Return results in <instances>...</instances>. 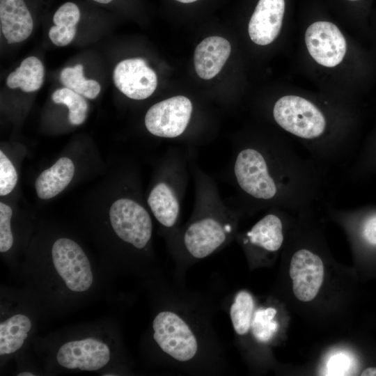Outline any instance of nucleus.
<instances>
[{
    "label": "nucleus",
    "instance_id": "nucleus-1",
    "mask_svg": "<svg viewBox=\"0 0 376 376\" xmlns=\"http://www.w3.org/2000/svg\"><path fill=\"white\" fill-rule=\"evenodd\" d=\"M331 169L283 139H252L235 148L232 176L246 211L278 207L291 213L322 201Z\"/></svg>",
    "mask_w": 376,
    "mask_h": 376
},
{
    "label": "nucleus",
    "instance_id": "nucleus-2",
    "mask_svg": "<svg viewBox=\"0 0 376 376\" xmlns=\"http://www.w3.org/2000/svg\"><path fill=\"white\" fill-rule=\"evenodd\" d=\"M195 182L194 214L182 234L181 242L189 256L202 259L228 242L244 210L241 206L237 209L227 207L212 180L198 169L195 171Z\"/></svg>",
    "mask_w": 376,
    "mask_h": 376
},
{
    "label": "nucleus",
    "instance_id": "nucleus-3",
    "mask_svg": "<svg viewBox=\"0 0 376 376\" xmlns=\"http://www.w3.org/2000/svg\"><path fill=\"white\" fill-rule=\"evenodd\" d=\"M153 338L161 350L180 362L191 360L197 354L198 343L189 324L171 311L159 312L152 322Z\"/></svg>",
    "mask_w": 376,
    "mask_h": 376
},
{
    "label": "nucleus",
    "instance_id": "nucleus-4",
    "mask_svg": "<svg viewBox=\"0 0 376 376\" xmlns=\"http://www.w3.org/2000/svg\"><path fill=\"white\" fill-rule=\"evenodd\" d=\"M113 230L123 241L138 249L149 242L152 233V223L146 208L128 198L116 200L109 210Z\"/></svg>",
    "mask_w": 376,
    "mask_h": 376
},
{
    "label": "nucleus",
    "instance_id": "nucleus-5",
    "mask_svg": "<svg viewBox=\"0 0 376 376\" xmlns=\"http://www.w3.org/2000/svg\"><path fill=\"white\" fill-rule=\"evenodd\" d=\"M171 157L169 177L157 182L148 196V205L157 221L167 228H173L180 217L184 175L180 163Z\"/></svg>",
    "mask_w": 376,
    "mask_h": 376
},
{
    "label": "nucleus",
    "instance_id": "nucleus-6",
    "mask_svg": "<svg viewBox=\"0 0 376 376\" xmlns=\"http://www.w3.org/2000/svg\"><path fill=\"white\" fill-rule=\"evenodd\" d=\"M54 267L66 286L74 292L90 288L93 277L90 262L81 246L68 238H59L53 244Z\"/></svg>",
    "mask_w": 376,
    "mask_h": 376
},
{
    "label": "nucleus",
    "instance_id": "nucleus-7",
    "mask_svg": "<svg viewBox=\"0 0 376 376\" xmlns=\"http://www.w3.org/2000/svg\"><path fill=\"white\" fill-rule=\"evenodd\" d=\"M192 111V103L188 97L174 96L153 104L145 116V125L156 136L177 138L186 130Z\"/></svg>",
    "mask_w": 376,
    "mask_h": 376
},
{
    "label": "nucleus",
    "instance_id": "nucleus-8",
    "mask_svg": "<svg viewBox=\"0 0 376 376\" xmlns=\"http://www.w3.org/2000/svg\"><path fill=\"white\" fill-rule=\"evenodd\" d=\"M305 42L313 58L325 67L338 65L345 55V39L337 26L329 22L311 24L305 33Z\"/></svg>",
    "mask_w": 376,
    "mask_h": 376
},
{
    "label": "nucleus",
    "instance_id": "nucleus-9",
    "mask_svg": "<svg viewBox=\"0 0 376 376\" xmlns=\"http://www.w3.org/2000/svg\"><path fill=\"white\" fill-rule=\"evenodd\" d=\"M289 274L296 298L301 301H311L318 293L323 281L322 260L312 250L299 248L291 257Z\"/></svg>",
    "mask_w": 376,
    "mask_h": 376
},
{
    "label": "nucleus",
    "instance_id": "nucleus-10",
    "mask_svg": "<svg viewBox=\"0 0 376 376\" xmlns=\"http://www.w3.org/2000/svg\"><path fill=\"white\" fill-rule=\"evenodd\" d=\"M113 79L118 89L133 100L148 98L157 86L156 73L142 58L119 62L113 70Z\"/></svg>",
    "mask_w": 376,
    "mask_h": 376
},
{
    "label": "nucleus",
    "instance_id": "nucleus-11",
    "mask_svg": "<svg viewBox=\"0 0 376 376\" xmlns=\"http://www.w3.org/2000/svg\"><path fill=\"white\" fill-rule=\"evenodd\" d=\"M290 214L278 207L268 209L244 235V245L266 253L279 251L285 240V224L291 217Z\"/></svg>",
    "mask_w": 376,
    "mask_h": 376
},
{
    "label": "nucleus",
    "instance_id": "nucleus-12",
    "mask_svg": "<svg viewBox=\"0 0 376 376\" xmlns=\"http://www.w3.org/2000/svg\"><path fill=\"white\" fill-rule=\"evenodd\" d=\"M109 359V347L92 338L68 342L59 348L56 355V360L61 366L87 371L102 368Z\"/></svg>",
    "mask_w": 376,
    "mask_h": 376
},
{
    "label": "nucleus",
    "instance_id": "nucleus-13",
    "mask_svg": "<svg viewBox=\"0 0 376 376\" xmlns=\"http://www.w3.org/2000/svg\"><path fill=\"white\" fill-rule=\"evenodd\" d=\"M284 11V0H259L248 26L251 40L259 45L272 42L280 33Z\"/></svg>",
    "mask_w": 376,
    "mask_h": 376
},
{
    "label": "nucleus",
    "instance_id": "nucleus-14",
    "mask_svg": "<svg viewBox=\"0 0 376 376\" xmlns=\"http://www.w3.org/2000/svg\"><path fill=\"white\" fill-rule=\"evenodd\" d=\"M324 206L332 217L353 226L361 246L366 251L376 253V207L342 210L327 202Z\"/></svg>",
    "mask_w": 376,
    "mask_h": 376
},
{
    "label": "nucleus",
    "instance_id": "nucleus-15",
    "mask_svg": "<svg viewBox=\"0 0 376 376\" xmlns=\"http://www.w3.org/2000/svg\"><path fill=\"white\" fill-rule=\"evenodd\" d=\"M0 26L9 44L22 42L30 36L33 22L24 0H0Z\"/></svg>",
    "mask_w": 376,
    "mask_h": 376
},
{
    "label": "nucleus",
    "instance_id": "nucleus-16",
    "mask_svg": "<svg viewBox=\"0 0 376 376\" xmlns=\"http://www.w3.org/2000/svg\"><path fill=\"white\" fill-rule=\"evenodd\" d=\"M231 52L229 42L219 36H210L195 49L194 63L199 77L210 79L221 70Z\"/></svg>",
    "mask_w": 376,
    "mask_h": 376
},
{
    "label": "nucleus",
    "instance_id": "nucleus-17",
    "mask_svg": "<svg viewBox=\"0 0 376 376\" xmlns=\"http://www.w3.org/2000/svg\"><path fill=\"white\" fill-rule=\"evenodd\" d=\"M74 174L75 166L72 160L65 157L58 159L37 178L35 187L38 196L49 199L58 195L70 184Z\"/></svg>",
    "mask_w": 376,
    "mask_h": 376
},
{
    "label": "nucleus",
    "instance_id": "nucleus-18",
    "mask_svg": "<svg viewBox=\"0 0 376 376\" xmlns=\"http://www.w3.org/2000/svg\"><path fill=\"white\" fill-rule=\"evenodd\" d=\"M45 70L42 62L37 57L24 58L15 71L10 73L6 84L10 88H19L24 92L38 90L43 83Z\"/></svg>",
    "mask_w": 376,
    "mask_h": 376
},
{
    "label": "nucleus",
    "instance_id": "nucleus-19",
    "mask_svg": "<svg viewBox=\"0 0 376 376\" xmlns=\"http://www.w3.org/2000/svg\"><path fill=\"white\" fill-rule=\"evenodd\" d=\"M31 328L30 319L17 314L0 324V354H9L23 345Z\"/></svg>",
    "mask_w": 376,
    "mask_h": 376
},
{
    "label": "nucleus",
    "instance_id": "nucleus-20",
    "mask_svg": "<svg viewBox=\"0 0 376 376\" xmlns=\"http://www.w3.org/2000/svg\"><path fill=\"white\" fill-rule=\"evenodd\" d=\"M253 296L246 290L239 291L230 308V317L235 333L242 336L251 329L254 313Z\"/></svg>",
    "mask_w": 376,
    "mask_h": 376
},
{
    "label": "nucleus",
    "instance_id": "nucleus-21",
    "mask_svg": "<svg viewBox=\"0 0 376 376\" xmlns=\"http://www.w3.org/2000/svg\"><path fill=\"white\" fill-rule=\"evenodd\" d=\"M83 66L77 64L74 67H68L62 70L60 80L63 85L88 99H95L99 95L101 87L93 79H87L83 74Z\"/></svg>",
    "mask_w": 376,
    "mask_h": 376
},
{
    "label": "nucleus",
    "instance_id": "nucleus-22",
    "mask_svg": "<svg viewBox=\"0 0 376 376\" xmlns=\"http://www.w3.org/2000/svg\"><path fill=\"white\" fill-rule=\"evenodd\" d=\"M52 98L54 103L65 104L68 108V119L72 125H81L85 121L88 105L84 97L63 87L56 90Z\"/></svg>",
    "mask_w": 376,
    "mask_h": 376
},
{
    "label": "nucleus",
    "instance_id": "nucleus-23",
    "mask_svg": "<svg viewBox=\"0 0 376 376\" xmlns=\"http://www.w3.org/2000/svg\"><path fill=\"white\" fill-rule=\"evenodd\" d=\"M276 314V310L272 307L260 308L254 311L251 330L256 340L265 343L274 337L279 327Z\"/></svg>",
    "mask_w": 376,
    "mask_h": 376
},
{
    "label": "nucleus",
    "instance_id": "nucleus-24",
    "mask_svg": "<svg viewBox=\"0 0 376 376\" xmlns=\"http://www.w3.org/2000/svg\"><path fill=\"white\" fill-rule=\"evenodd\" d=\"M17 182V173L10 160L0 151V195L10 193Z\"/></svg>",
    "mask_w": 376,
    "mask_h": 376
},
{
    "label": "nucleus",
    "instance_id": "nucleus-25",
    "mask_svg": "<svg viewBox=\"0 0 376 376\" xmlns=\"http://www.w3.org/2000/svg\"><path fill=\"white\" fill-rule=\"evenodd\" d=\"M13 210L10 206L0 203V251H8L13 243V236L10 228Z\"/></svg>",
    "mask_w": 376,
    "mask_h": 376
},
{
    "label": "nucleus",
    "instance_id": "nucleus-26",
    "mask_svg": "<svg viewBox=\"0 0 376 376\" xmlns=\"http://www.w3.org/2000/svg\"><path fill=\"white\" fill-rule=\"evenodd\" d=\"M79 19L80 11L78 6L72 2H67L56 11L53 22L56 26L75 28Z\"/></svg>",
    "mask_w": 376,
    "mask_h": 376
},
{
    "label": "nucleus",
    "instance_id": "nucleus-27",
    "mask_svg": "<svg viewBox=\"0 0 376 376\" xmlns=\"http://www.w3.org/2000/svg\"><path fill=\"white\" fill-rule=\"evenodd\" d=\"M76 35V27L69 28L54 25L49 31V38L56 46L63 47L70 44Z\"/></svg>",
    "mask_w": 376,
    "mask_h": 376
},
{
    "label": "nucleus",
    "instance_id": "nucleus-28",
    "mask_svg": "<svg viewBox=\"0 0 376 376\" xmlns=\"http://www.w3.org/2000/svg\"><path fill=\"white\" fill-rule=\"evenodd\" d=\"M361 375L362 376H376V367H368L364 369Z\"/></svg>",
    "mask_w": 376,
    "mask_h": 376
},
{
    "label": "nucleus",
    "instance_id": "nucleus-29",
    "mask_svg": "<svg viewBox=\"0 0 376 376\" xmlns=\"http://www.w3.org/2000/svg\"><path fill=\"white\" fill-rule=\"evenodd\" d=\"M17 375L18 376H34L35 375L31 373L24 372V373H19Z\"/></svg>",
    "mask_w": 376,
    "mask_h": 376
},
{
    "label": "nucleus",
    "instance_id": "nucleus-30",
    "mask_svg": "<svg viewBox=\"0 0 376 376\" xmlns=\"http://www.w3.org/2000/svg\"><path fill=\"white\" fill-rule=\"evenodd\" d=\"M175 1L181 2V3H188L194 2L197 0H175Z\"/></svg>",
    "mask_w": 376,
    "mask_h": 376
},
{
    "label": "nucleus",
    "instance_id": "nucleus-31",
    "mask_svg": "<svg viewBox=\"0 0 376 376\" xmlns=\"http://www.w3.org/2000/svg\"><path fill=\"white\" fill-rule=\"evenodd\" d=\"M97 3H108L109 2H111L112 0H93Z\"/></svg>",
    "mask_w": 376,
    "mask_h": 376
},
{
    "label": "nucleus",
    "instance_id": "nucleus-32",
    "mask_svg": "<svg viewBox=\"0 0 376 376\" xmlns=\"http://www.w3.org/2000/svg\"><path fill=\"white\" fill-rule=\"evenodd\" d=\"M349 1H358V0H349Z\"/></svg>",
    "mask_w": 376,
    "mask_h": 376
}]
</instances>
